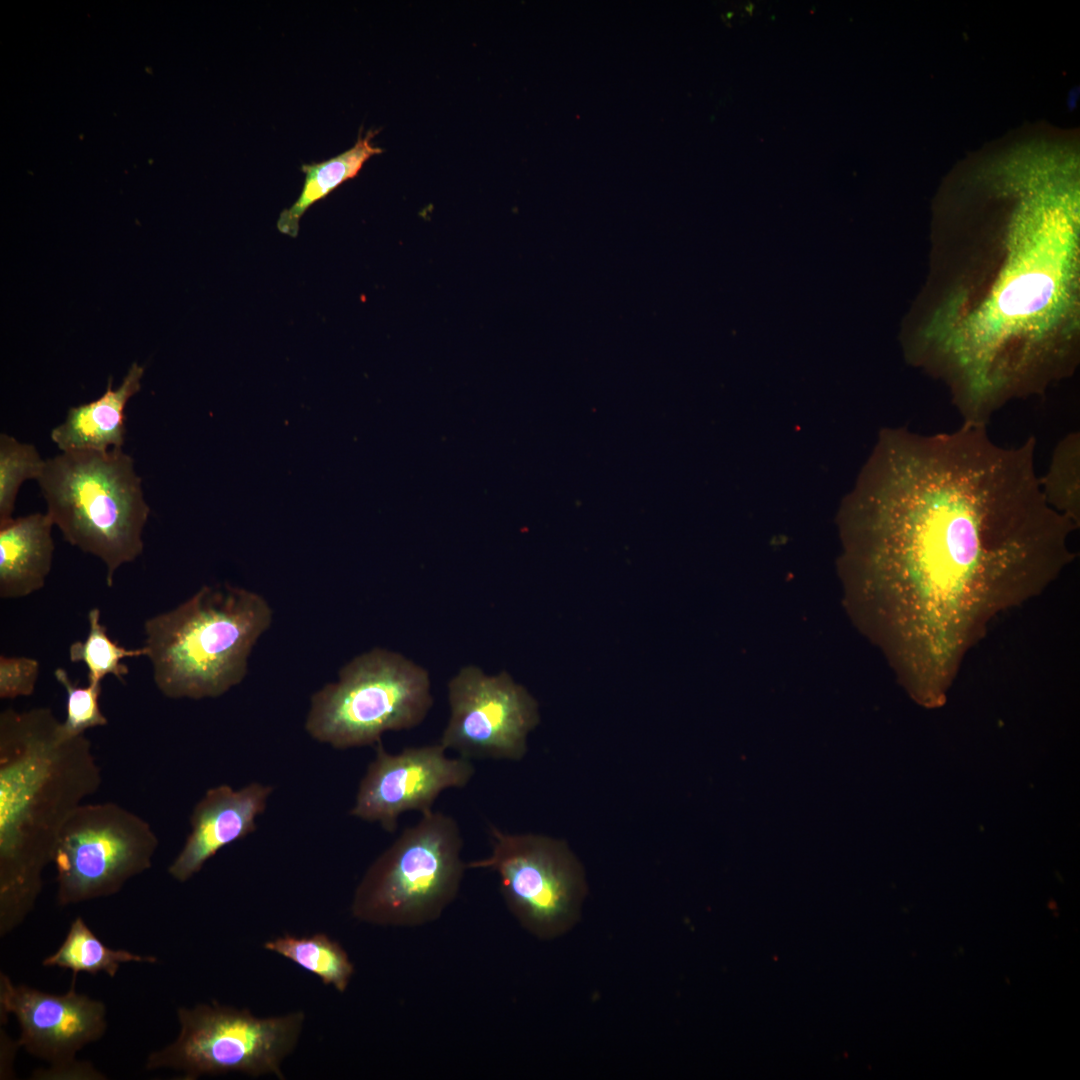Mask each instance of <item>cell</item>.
Listing matches in <instances>:
<instances>
[{"label": "cell", "instance_id": "obj_1", "mask_svg": "<svg viewBox=\"0 0 1080 1080\" xmlns=\"http://www.w3.org/2000/svg\"><path fill=\"white\" fill-rule=\"evenodd\" d=\"M1035 452L1034 437L1007 446L986 425L883 429L845 499L854 558L922 704H940L996 618L1076 556L1078 526L1047 502Z\"/></svg>", "mask_w": 1080, "mask_h": 1080}, {"label": "cell", "instance_id": "obj_2", "mask_svg": "<svg viewBox=\"0 0 1080 1080\" xmlns=\"http://www.w3.org/2000/svg\"><path fill=\"white\" fill-rule=\"evenodd\" d=\"M1004 156L970 179L965 246L908 347L975 425L1045 392L1077 360L1078 163L1044 151Z\"/></svg>", "mask_w": 1080, "mask_h": 1080}, {"label": "cell", "instance_id": "obj_3", "mask_svg": "<svg viewBox=\"0 0 1080 1080\" xmlns=\"http://www.w3.org/2000/svg\"><path fill=\"white\" fill-rule=\"evenodd\" d=\"M102 782L85 734L47 707L0 713V935L34 909L59 833Z\"/></svg>", "mask_w": 1080, "mask_h": 1080}, {"label": "cell", "instance_id": "obj_4", "mask_svg": "<svg viewBox=\"0 0 1080 1080\" xmlns=\"http://www.w3.org/2000/svg\"><path fill=\"white\" fill-rule=\"evenodd\" d=\"M271 622L261 595L230 584L202 586L144 624L157 689L171 699L222 696L246 676L250 653Z\"/></svg>", "mask_w": 1080, "mask_h": 1080}, {"label": "cell", "instance_id": "obj_5", "mask_svg": "<svg viewBox=\"0 0 1080 1080\" xmlns=\"http://www.w3.org/2000/svg\"><path fill=\"white\" fill-rule=\"evenodd\" d=\"M64 539L106 566V584L143 551L150 508L134 460L122 448L69 451L45 460L37 480Z\"/></svg>", "mask_w": 1080, "mask_h": 1080}, {"label": "cell", "instance_id": "obj_6", "mask_svg": "<svg viewBox=\"0 0 1080 1080\" xmlns=\"http://www.w3.org/2000/svg\"><path fill=\"white\" fill-rule=\"evenodd\" d=\"M462 847L452 816L422 814L366 870L353 895V917L397 927L437 920L455 900L467 869Z\"/></svg>", "mask_w": 1080, "mask_h": 1080}, {"label": "cell", "instance_id": "obj_7", "mask_svg": "<svg viewBox=\"0 0 1080 1080\" xmlns=\"http://www.w3.org/2000/svg\"><path fill=\"white\" fill-rule=\"evenodd\" d=\"M433 706L429 672L401 653L373 648L316 691L306 732L336 749L376 745L389 731L420 725Z\"/></svg>", "mask_w": 1080, "mask_h": 1080}, {"label": "cell", "instance_id": "obj_8", "mask_svg": "<svg viewBox=\"0 0 1080 1080\" xmlns=\"http://www.w3.org/2000/svg\"><path fill=\"white\" fill-rule=\"evenodd\" d=\"M177 1018L176 1039L148 1055L147 1070L171 1069L184 1080L230 1072L284 1079L281 1064L298 1043L305 1014L257 1017L213 1001L179 1007Z\"/></svg>", "mask_w": 1080, "mask_h": 1080}, {"label": "cell", "instance_id": "obj_9", "mask_svg": "<svg viewBox=\"0 0 1080 1080\" xmlns=\"http://www.w3.org/2000/svg\"><path fill=\"white\" fill-rule=\"evenodd\" d=\"M489 829L490 854L467 863V868L498 875L508 909L534 936L549 940L568 932L580 916L586 883L567 843L540 834Z\"/></svg>", "mask_w": 1080, "mask_h": 1080}, {"label": "cell", "instance_id": "obj_10", "mask_svg": "<svg viewBox=\"0 0 1080 1080\" xmlns=\"http://www.w3.org/2000/svg\"><path fill=\"white\" fill-rule=\"evenodd\" d=\"M150 824L113 802L83 803L59 833L52 863L60 906L108 897L152 866Z\"/></svg>", "mask_w": 1080, "mask_h": 1080}, {"label": "cell", "instance_id": "obj_11", "mask_svg": "<svg viewBox=\"0 0 1080 1080\" xmlns=\"http://www.w3.org/2000/svg\"><path fill=\"white\" fill-rule=\"evenodd\" d=\"M448 722L439 743L467 759L521 760L539 724L538 703L506 671L466 665L448 681Z\"/></svg>", "mask_w": 1080, "mask_h": 1080}, {"label": "cell", "instance_id": "obj_12", "mask_svg": "<svg viewBox=\"0 0 1080 1080\" xmlns=\"http://www.w3.org/2000/svg\"><path fill=\"white\" fill-rule=\"evenodd\" d=\"M76 978L63 994L15 984L0 974L1 1015L13 1014L19 1024L18 1046L48 1063L37 1073L42 1079H105L90 1063L76 1055L107 1030L105 1004L76 991Z\"/></svg>", "mask_w": 1080, "mask_h": 1080}, {"label": "cell", "instance_id": "obj_13", "mask_svg": "<svg viewBox=\"0 0 1080 1080\" xmlns=\"http://www.w3.org/2000/svg\"><path fill=\"white\" fill-rule=\"evenodd\" d=\"M376 746L374 759L360 780L350 815L378 823L393 833L399 817L409 811H432L439 795L451 788H463L472 779L475 767L462 756L448 757L438 742L406 747L398 753Z\"/></svg>", "mask_w": 1080, "mask_h": 1080}, {"label": "cell", "instance_id": "obj_14", "mask_svg": "<svg viewBox=\"0 0 1080 1080\" xmlns=\"http://www.w3.org/2000/svg\"><path fill=\"white\" fill-rule=\"evenodd\" d=\"M272 792L271 785L261 782L239 789L226 784L209 788L192 810L190 832L168 866L169 875L186 882L222 848L253 833Z\"/></svg>", "mask_w": 1080, "mask_h": 1080}, {"label": "cell", "instance_id": "obj_15", "mask_svg": "<svg viewBox=\"0 0 1080 1080\" xmlns=\"http://www.w3.org/2000/svg\"><path fill=\"white\" fill-rule=\"evenodd\" d=\"M144 367L134 362L122 383L112 389V378L102 396L69 408L65 420L51 430V440L61 452L108 451L125 441V407L140 391Z\"/></svg>", "mask_w": 1080, "mask_h": 1080}, {"label": "cell", "instance_id": "obj_16", "mask_svg": "<svg viewBox=\"0 0 1080 1080\" xmlns=\"http://www.w3.org/2000/svg\"><path fill=\"white\" fill-rule=\"evenodd\" d=\"M54 523L32 513L0 524V597L22 598L40 590L52 567Z\"/></svg>", "mask_w": 1080, "mask_h": 1080}, {"label": "cell", "instance_id": "obj_17", "mask_svg": "<svg viewBox=\"0 0 1080 1080\" xmlns=\"http://www.w3.org/2000/svg\"><path fill=\"white\" fill-rule=\"evenodd\" d=\"M377 131L369 130L362 136L361 130L355 144L348 150L328 160L303 164L305 174L302 191L297 200L282 210L277 220L278 230L290 237H296L299 223L308 208L325 198L345 181L356 177L365 162L383 150L372 144Z\"/></svg>", "mask_w": 1080, "mask_h": 1080}, {"label": "cell", "instance_id": "obj_18", "mask_svg": "<svg viewBox=\"0 0 1080 1080\" xmlns=\"http://www.w3.org/2000/svg\"><path fill=\"white\" fill-rule=\"evenodd\" d=\"M129 962L154 964L157 958L105 945L85 920L78 916L71 922L61 945L42 964L70 970L74 977L79 973H105L114 978L121 965Z\"/></svg>", "mask_w": 1080, "mask_h": 1080}, {"label": "cell", "instance_id": "obj_19", "mask_svg": "<svg viewBox=\"0 0 1080 1080\" xmlns=\"http://www.w3.org/2000/svg\"><path fill=\"white\" fill-rule=\"evenodd\" d=\"M264 948L314 974L324 985L340 993L347 989L355 972L346 950L325 933L305 937L286 933L265 942Z\"/></svg>", "mask_w": 1080, "mask_h": 1080}, {"label": "cell", "instance_id": "obj_20", "mask_svg": "<svg viewBox=\"0 0 1080 1080\" xmlns=\"http://www.w3.org/2000/svg\"><path fill=\"white\" fill-rule=\"evenodd\" d=\"M87 616L88 635L84 641H75L70 645V661L83 662L86 665L89 684L99 685L107 675H112L124 683L129 668L122 663V660L146 656L147 650L144 646L127 649L111 639L106 627L100 621L101 612L98 608H91Z\"/></svg>", "mask_w": 1080, "mask_h": 1080}, {"label": "cell", "instance_id": "obj_21", "mask_svg": "<svg viewBox=\"0 0 1080 1080\" xmlns=\"http://www.w3.org/2000/svg\"><path fill=\"white\" fill-rule=\"evenodd\" d=\"M1080 435L1071 432L1055 446L1048 470L1039 476L1049 505L1079 527Z\"/></svg>", "mask_w": 1080, "mask_h": 1080}, {"label": "cell", "instance_id": "obj_22", "mask_svg": "<svg viewBox=\"0 0 1080 1080\" xmlns=\"http://www.w3.org/2000/svg\"><path fill=\"white\" fill-rule=\"evenodd\" d=\"M45 465L36 447L0 434V524L12 519L15 499L22 483L38 480Z\"/></svg>", "mask_w": 1080, "mask_h": 1080}, {"label": "cell", "instance_id": "obj_23", "mask_svg": "<svg viewBox=\"0 0 1080 1080\" xmlns=\"http://www.w3.org/2000/svg\"><path fill=\"white\" fill-rule=\"evenodd\" d=\"M55 679L66 692V718L61 722L62 731L69 737L85 734V731L108 724L100 709L102 685L79 686L70 679L64 668L54 671Z\"/></svg>", "mask_w": 1080, "mask_h": 1080}, {"label": "cell", "instance_id": "obj_24", "mask_svg": "<svg viewBox=\"0 0 1080 1080\" xmlns=\"http://www.w3.org/2000/svg\"><path fill=\"white\" fill-rule=\"evenodd\" d=\"M40 664L25 656H0V698L15 699L33 694Z\"/></svg>", "mask_w": 1080, "mask_h": 1080}]
</instances>
